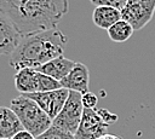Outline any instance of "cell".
I'll return each mask as SVG.
<instances>
[{
	"label": "cell",
	"instance_id": "6da1fadb",
	"mask_svg": "<svg viewBox=\"0 0 155 139\" xmlns=\"http://www.w3.org/2000/svg\"><path fill=\"white\" fill-rule=\"evenodd\" d=\"M0 8L13 21L22 37L54 29L69 11L68 0H0Z\"/></svg>",
	"mask_w": 155,
	"mask_h": 139
},
{
	"label": "cell",
	"instance_id": "7a4b0ae2",
	"mask_svg": "<svg viewBox=\"0 0 155 139\" xmlns=\"http://www.w3.org/2000/svg\"><path fill=\"white\" fill-rule=\"evenodd\" d=\"M67 44V35L56 28L24 36L10 56V65L16 70L22 68L36 69L62 56Z\"/></svg>",
	"mask_w": 155,
	"mask_h": 139
},
{
	"label": "cell",
	"instance_id": "3957f363",
	"mask_svg": "<svg viewBox=\"0 0 155 139\" xmlns=\"http://www.w3.org/2000/svg\"><path fill=\"white\" fill-rule=\"evenodd\" d=\"M10 108L18 116L24 129L30 132L35 138H39L52 126V118L38 105L31 98L19 94L12 99Z\"/></svg>",
	"mask_w": 155,
	"mask_h": 139
},
{
	"label": "cell",
	"instance_id": "277c9868",
	"mask_svg": "<svg viewBox=\"0 0 155 139\" xmlns=\"http://www.w3.org/2000/svg\"><path fill=\"white\" fill-rule=\"evenodd\" d=\"M15 87L21 94L62 88L61 82L34 68H22L15 75Z\"/></svg>",
	"mask_w": 155,
	"mask_h": 139
},
{
	"label": "cell",
	"instance_id": "5b68a950",
	"mask_svg": "<svg viewBox=\"0 0 155 139\" xmlns=\"http://www.w3.org/2000/svg\"><path fill=\"white\" fill-rule=\"evenodd\" d=\"M84 109L82 94L75 91H70L63 109L53 118L52 124L75 135L82 118Z\"/></svg>",
	"mask_w": 155,
	"mask_h": 139
},
{
	"label": "cell",
	"instance_id": "8992f818",
	"mask_svg": "<svg viewBox=\"0 0 155 139\" xmlns=\"http://www.w3.org/2000/svg\"><path fill=\"white\" fill-rule=\"evenodd\" d=\"M155 13V0H127L121 10L122 19L127 21L134 30L145 27Z\"/></svg>",
	"mask_w": 155,
	"mask_h": 139
},
{
	"label": "cell",
	"instance_id": "52a82bcc",
	"mask_svg": "<svg viewBox=\"0 0 155 139\" xmlns=\"http://www.w3.org/2000/svg\"><path fill=\"white\" fill-rule=\"evenodd\" d=\"M109 123L104 121L98 109H84L80 126L75 133L76 139H99L107 134Z\"/></svg>",
	"mask_w": 155,
	"mask_h": 139
},
{
	"label": "cell",
	"instance_id": "ba28073f",
	"mask_svg": "<svg viewBox=\"0 0 155 139\" xmlns=\"http://www.w3.org/2000/svg\"><path fill=\"white\" fill-rule=\"evenodd\" d=\"M69 89L67 88H58L48 92H36V93H28L24 94L33 100L38 103V105L52 118H53L61 112L63 109L68 97H69Z\"/></svg>",
	"mask_w": 155,
	"mask_h": 139
},
{
	"label": "cell",
	"instance_id": "9c48e42d",
	"mask_svg": "<svg viewBox=\"0 0 155 139\" xmlns=\"http://www.w3.org/2000/svg\"><path fill=\"white\" fill-rule=\"evenodd\" d=\"M22 40L13 21L0 8V56H11Z\"/></svg>",
	"mask_w": 155,
	"mask_h": 139
},
{
	"label": "cell",
	"instance_id": "30bf717a",
	"mask_svg": "<svg viewBox=\"0 0 155 139\" xmlns=\"http://www.w3.org/2000/svg\"><path fill=\"white\" fill-rule=\"evenodd\" d=\"M63 88L69 91H75L81 94L88 92V82H90V73L85 64L76 62L71 71L59 81Z\"/></svg>",
	"mask_w": 155,
	"mask_h": 139
},
{
	"label": "cell",
	"instance_id": "8fae6325",
	"mask_svg": "<svg viewBox=\"0 0 155 139\" xmlns=\"http://www.w3.org/2000/svg\"><path fill=\"white\" fill-rule=\"evenodd\" d=\"M76 62L71 60V59H68L65 58L63 54L40 65L39 68H36L39 71H41L42 74H46L51 77H53L54 80L57 81H61L63 80L70 71L71 69L74 68Z\"/></svg>",
	"mask_w": 155,
	"mask_h": 139
},
{
	"label": "cell",
	"instance_id": "7c38bea8",
	"mask_svg": "<svg viewBox=\"0 0 155 139\" xmlns=\"http://www.w3.org/2000/svg\"><path fill=\"white\" fill-rule=\"evenodd\" d=\"M24 129L16 112L7 106H0V139H12L16 133Z\"/></svg>",
	"mask_w": 155,
	"mask_h": 139
},
{
	"label": "cell",
	"instance_id": "4fadbf2b",
	"mask_svg": "<svg viewBox=\"0 0 155 139\" xmlns=\"http://www.w3.org/2000/svg\"><path fill=\"white\" fill-rule=\"evenodd\" d=\"M122 19L121 10L111 6H96L92 13L93 23L101 29H109L117 21Z\"/></svg>",
	"mask_w": 155,
	"mask_h": 139
},
{
	"label": "cell",
	"instance_id": "5bb4252c",
	"mask_svg": "<svg viewBox=\"0 0 155 139\" xmlns=\"http://www.w3.org/2000/svg\"><path fill=\"white\" fill-rule=\"evenodd\" d=\"M133 31H134L133 27L127 21L120 19L108 29V35L111 41L121 44V42L127 41L132 36Z\"/></svg>",
	"mask_w": 155,
	"mask_h": 139
},
{
	"label": "cell",
	"instance_id": "9a60e30c",
	"mask_svg": "<svg viewBox=\"0 0 155 139\" xmlns=\"http://www.w3.org/2000/svg\"><path fill=\"white\" fill-rule=\"evenodd\" d=\"M36 139H76V138H75L74 134L52 124L45 133H42Z\"/></svg>",
	"mask_w": 155,
	"mask_h": 139
},
{
	"label": "cell",
	"instance_id": "2e32d148",
	"mask_svg": "<svg viewBox=\"0 0 155 139\" xmlns=\"http://www.w3.org/2000/svg\"><path fill=\"white\" fill-rule=\"evenodd\" d=\"M90 1L96 6H111L117 10H122L127 4V0H90Z\"/></svg>",
	"mask_w": 155,
	"mask_h": 139
},
{
	"label": "cell",
	"instance_id": "e0dca14e",
	"mask_svg": "<svg viewBox=\"0 0 155 139\" xmlns=\"http://www.w3.org/2000/svg\"><path fill=\"white\" fill-rule=\"evenodd\" d=\"M97 102H98V98L94 93L92 92H86L82 94V104H84V108H87V109H94L96 105H97Z\"/></svg>",
	"mask_w": 155,
	"mask_h": 139
},
{
	"label": "cell",
	"instance_id": "ac0fdd59",
	"mask_svg": "<svg viewBox=\"0 0 155 139\" xmlns=\"http://www.w3.org/2000/svg\"><path fill=\"white\" fill-rule=\"evenodd\" d=\"M98 110H99V112H101L102 117L104 118V121H105L107 123L111 124V123L116 122V120H117V115H115V114L110 112V111H109V110H107V109H98Z\"/></svg>",
	"mask_w": 155,
	"mask_h": 139
},
{
	"label": "cell",
	"instance_id": "d6986e66",
	"mask_svg": "<svg viewBox=\"0 0 155 139\" xmlns=\"http://www.w3.org/2000/svg\"><path fill=\"white\" fill-rule=\"evenodd\" d=\"M12 139H36V138L30 132H28L27 129H22L18 133H16Z\"/></svg>",
	"mask_w": 155,
	"mask_h": 139
},
{
	"label": "cell",
	"instance_id": "ffe728a7",
	"mask_svg": "<svg viewBox=\"0 0 155 139\" xmlns=\"http://www.w3.org/2000/svg\"><path fill=\"white\" fill-rule=\"evenodd\" d=\"M99 139H121L119 135H114V134H109V133H107V134H104L103 137H101Z\"/></svg>",
	"mask_w": 155,
	"mask_h": 139
}]
</instances>
